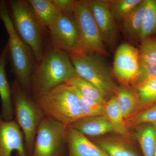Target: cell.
I'll use <instances>...</instances> for the list:
<instances>
[{
	"label": "cell",
	"instance_id": "6da1fadb",
	"mask_svg": "<svg viewBox=\"0 0 156 156\" xmlns=\"http://www.w3.org/2000/svg\"><path fill=\"white\" fill-rule=\"evenodd\" d=\"M33 73L30 91L34 100L40 95L64 83L76 73L67 52L52 45L48 48Z\"/></svg>",
	"mask_w": 156,
	"mask_h": 156
},
{
	"label": "cell",
	"instance_id": "7a4b0ae2",
	"mask_svg": "<svg viewBox=\"0 0 156 156\" xmlns=\"http://www.w3.org/2000/svg\"><path fill=\"white\" fill-rule=\"evenodd\" d=\"M34 101L46 116L68 127L84 117L79 97L66 83L50 89Z\"/></svg>",
	"mask_w": 156,
	"mask_h": 156
},
{
	"label": "cell",
	"instance_id": "3957f363",
	"mask_svg": "<svg viewBox=\"0 0 156 156\" xmlns=\"http://www.w3.org/2000/svg\"><path fill=\"white\" fill-rule=\"evenodd\" d=\"M0 18L9 36L7 43L12 72L22 89L29 95L33 70V60L29 48L15 30L5 2L0 1Z\"/></svg>",
	"mask_w": 156,
	"mask_h": 156
},
{
	"label": "cell",
	"instance_id": "277c9868",
	"mask_svg": "<svg viewBox=\"0 0 156 156\" xmlns=\"http://www.w3.org/2000/svg\"><path fill=\"white\" fill-rule=\"evenodd\" d=\"M11 88L14 119L23 133L27 155L32 156L37 129L46 116L17 80L12 82Z\"/></svg>",
	"mask_w": 156,
	"mask_h": 156
},
{
	"label": "cell",
	"instance_id": "5b68a950",
	"mask_svg": "<svg viewBox=\"0 0 156 156\" xmlns=\"http://www.w3.org/2000/svg\"><path fill=\"white\" fill-rule=\"evenodd\" d=\"M76 73L95 86L105 97L115 94L117 86L111 69L101 55L75 51L69 53Z\"/></svg>",
	"mask_w": 156,
	"mask_h": 156
},
{
	"label": "cell",
	"instance_id": "8992f818",
	"mask_svg": "<svg viewBox=\"0 0 156 156\" xmlns=\"http://www.w3.org/2000/svg\"><path fill=\"white\" fill-rule=\"evenodd\" d=\"M8 4L15 30L39 62L44 54L42 28L36 19L30 5L28 1L23 0H12Z\"/></svg>",
	"mask_w": 156,
	"mask_h": 156
},
{
	"label": "cell",
	"instance_id": "52a82bcc",
	"mask_svg": "<svg viewBox=\"0 0 156 156\" xmlns=\"http://www.w3.org/2000/svg\"><path fill=\"white\" fill-rule=\"evenodd\" d=\"M68 128L45 116L37 129L32 156H68Z\"/></svg>",
	"mask_w": 156,
	"mask_h": 156
},
{
	"label": "cell",
	"instance_id": "ba28073f",
	"mask_svg": "<svg viewBox=\"0 0 156 156\" xmlns=\"http://www.w3.org/2000/svg\"><path fill=\"white\" fill-rule=\"evenodd\" d=\"M73 15L79 33V47L77 51L108 56L107 49L101 37L88 1H75Z\"/></svg>",
	"mask_w": 156,
	"mask_h": 156
},
{
	"label": "cell",
	"instance_id": "9c48e42d",
	"mask_svg": "<svg viewBox=\"0 0 156 156\" xmlns=\"http://www.w3.org/2000/svg\"><path fill=\"white\" fill-rule=\"evenodd\" d=\"M140 66L137 48L128 43H122L117 48L112 72L122 85L132 88L139 77Z\"/></svg>",
	"mask_w": 156,
	"mask_h": 156
},
{
	"label": "cell",
	"instance_id": "30bf717a",
	"mask_svg": "<svg viewBox=\"0 0 156 156\" xmlns=\"http://www.w3.org/2000/svg\"><path fill=\"white\" fill-rule=\"evenodd\" d=\"M48 28L53 46L68 53L79 50V33L73 14L57 12Z\"/></svg>",
	"mask_w": 156,
	"mask_h": 156
},
{
	"label": "cell",
	"instance_id": "8fae6325",
	"mask_svg": "<svg viewBox=\"0 0 156 156\" xmlns=\"http://www.w3.org/2000/svg\"><path fill=\"white\" fill-rule=\"evenodd\" d=\"M89 7L106 48L113 50L119 38V27L113 17L110 0H89Z\"/></svg>",
	"mask_w": 156,
	"mask_h": 156
},
{
	"label": "cell",
	"instance_id": "7c38bea8",
	"mask_svg": "<svg viewBox=\"0 0 156 156\" xmlns=\"http://www.w3.org/2000/svg\"><path fill=\"white\" fill-rule=\"evenodd\" d=\"M28 156L21 129L14 119L4 120L0 114V156Z\"/></svg>",
	"mask_w": 156,
	"mask_h": 156
},
{
	"label": "cell",
	"instance_id": "4fadbf2b",
	"mask_svg": "<svg viewBox=\"0 0 156 156\" xmlns=\"http://www.w3.org/2000/svg\"><path fill=\"white\" fill-rule=\"evenodd\" d=\"M68 156H109L88 137L68 127Z\"/></svg>",
	"mask_w": 156,
	"mask_h": 156
},
{
	"label": "cell",
	"instance_id": "5bb4252c",
	"mask_svg": "<svg viewBox=\"0 0 156 156\" xmlns=\"http://www.w3.org/2000/svg\"><path fill=\"white\" fill-rule=\"evenodd\" d=\"M146 5V0H142L120 24L122 34L131 45L140 41Z\"/></svg>",
	"mask_w": 156,
	"mask_h": 156
},
{
	"label": "cell",
	"instance_id": "9a60e30c",
	"mask_svg": "<svg viewBox=\"0 0 156 156\" xmlns=\"http://www.w3.org/2000/svg\"><path fill=\"white\" fill-rule=\"evenodd\" d=\"M9 56L8 44L0 56V98L2 102L1 115L6 121L14 119L11 86L7 79L5 67Z\"/></svg>",
	"mask_w": 156,
	"mask_h": 156
},
{
	"label": "cell",
	"instance_id": "2e32d148",
	"mask_svg": "<svg viewBox=\"0 0 156 156\" xmlns=\"http://www.w3.org/2000/svg\"><path fill=\"white\" fill-rule=\"evenodd\" d=\"M87 137L101 136L114 131L105 115L85 117L69 126Z\"/></svg>",
	"mask_w": 156,
	"mask_h": 156
},
{
	"label": "cell",
	"instance_id": "e0dca14e",
	"mask_svg": "<svg viewBox=\"0 0 156 156\" xmlns=\"http://www.w3.org/2000/svg\"><path fill=\"white\" fill-rule=\"evenodd\" d=\"M114 94L125 120L138 112L141 106L133 88L124 85L117 87Z\"/></svg>",
	"mask_w": 156,
	"mask_h": 156
},
{
	"label": "cell",
	"instance_id": "ac0fdd59",
	"mask_svg": "<svg viewBox=\"0 0 156 156\" xmlns=\"http://www.w3.org/2000/svg\"><path fill=\"white\" fill-rule=\"evenodd\" d=\"M105 116L113 128L114 132L120 136L128 138L130 136L125 120L119 107L115 96L106 101L105 104Z\"/></svg>",
	"mask_w": 156,
	"mask_h": 156
},
{
	"label": "cell",
	"instance_id": "d6986e66",
	"mask_svg": "<svg viewBox=\"0 0 156 156\" xmlns=\"http://www.w3.org/2000/svg\"><path fill=\"white\" fill-rule=\"evenodd\" d=\"M96 142L109 156H139L128 143L121 138L106 137Z\"/></svg>",
	"mask_w": 156,
	"mask_h": 156
},
{
	"label": "cell",
	"instance_id": "ffe728a7",
	"mask_svg": "<svg viewBox=\"0 0 156 156\" xmlns=\"http://www.w3.org/2000/svg\"><path fill=\"white\" fill-rule=\"evenodd\" d=\"M29 4L42 28L48 27L58 12L52 0H29Z\"/></svg>",
	"mask_w": 156,
	"mask_h": 156
},
{
	"label": "cell",
	"instance_id": "44dd1931",
	"mask_svg": "<svg viewBox=\"0 0 156 156\" xmlns=\"http://www.w3.org/2000/svg\"><path fill=\"white\" fill-rule=\"evenodd\" d=\"M65 83L74 87L84 97L105 104L106 101L102 93L93 84L78 75L76 73Z\"/></svg>",
	"mask_w": 156,
	"mask_h": 156
},
{
	"label": "cell",
	"instance_id": "7402d4cb",
	"mask_svg": "<svg viewBox=\"0 0 156 156\" xmlns=\"http://www.w3.org/2000/svg\"><path fill=\"white\" fill-rule=\"evenodd\" d=\"M136 138L144 156H154L156 147V127L153 124L140 128Z\"/></svg>",
	"mask_w": 156,
	"mask_h": 156
},
{
	"label": "cell",
	"instance_id": "603a6c76",
	"mask_svg": "<svg viewBox=\"0 0 156 156\" xmlns=\"http://www.w3.org/2000/svg\"><path fill=\"white\" fill-rule=\"evenodd\" d=\"M146 5L140 42L156 35V0H146Z\"/></svg>",
	"mask_w": 156,
	"mask_h": 156
},
{
	"label": "cell",
	"instance_id": "cb8c5ba5",
	"mask_svg": "<svg viewBox=\"0 0 156 156\" xmlns=\"http://www.w3.org/2000/svg\"><path fill=\"white\" fill-rule=\"evenodd\" d=\"M132 88L136 93L140 106L156 102V79L136 84Z\"/></svg>",
	"mask_w": 156,
	"mask_h": 156
},
{
	"label": "cell",
	"instance_id": "d4e9b609",
	"mask_svg": "<svg viewBox=\"0 0 156 156\" xmlns=\"http://www.w3.org/2000/svg\"><path fill=\"white\" fill-rule=\"evenodd\" d=\"M142 0H110V9L117 24L121 23Z\"/></svg>",
	"mask_w": 156,
	"mask_h": 156
},
{
	"label": "cell",
	"instance_id": "484cf974",
	"mask_svg": "<svg viewBox=\"0 0 156 156\" xmlns=\"http://www.w3.org/2000/svg\"><path fill=\"white\" fill-rule=\"evenodd\" d=\"M140 42L138 49L140 64L156 65V36L149 37Z\"/></svg>",
	"mask_w": 156,
	"mask_h": 156
},
{
	"label": "cell",
	"instance_id": "4316f807",
	"mask_svg": "<svg viewBox=\"0 0 156 156\" xmlns=\"http://www.w3.org/2000/svg\"><path fill=\"white\" fill-rule=\"evenodd\" d=\"M127 128H133L144 123L156 124V104L138 112L128 119L125 120Z\"/></svg>",
	"mask_w": 156,
	"mask_h": 156
},
{
	"label": "cell",
	"instance_id": "83f0119b",
	"mask_svg": "<svg viewBox=\"0 0 156 156\" xmlns=\"http://www.w3.org/2000/svg\"><path fill=\"white\" fill-rule=\"evenodd\" d=\"M156 79V65L140 64L139 77L133 87L136 84L153 80Z\"/></svg>",
	"mask_w": 156,
	"mask_h": 156
},
{
	"label": "cell",
	"instance_id": "f1b7e54d",
	"mask_svg": "<svg viewBox=\"0 0 156 156\" xmlns=\"http://www.w3.org/2000/svg\"><path fill=\"white\" fill-rule=\"evenodd\" d=\"M58 12L73 14L74 6V0H52Z\"/></svg>",
	"mask_w": 156,
	"mask_h": 156
},
{
	"label": "cell",
	"instance_id": "f546056e",
	"mask_svg": "<svg viewBox=\"0 0 156 156\" xmlns=\"http://www.w3.org/2000/svg\"><path fill=\"white\" fill-rule=\"evenodd\" d=\"M156 127V124L155 125H154ZM154 156H156V148H155V153H154Z\"/></svg>",
	"mask_w": 156,
	"mask_h": 156
}]
</instances>
